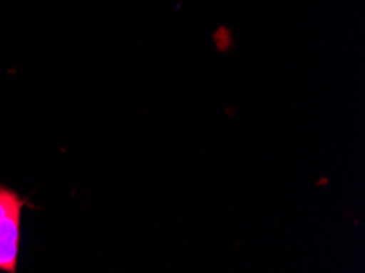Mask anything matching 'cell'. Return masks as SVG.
Masks as SVG:
<instances>
[{
  "label": "cell",
  "mask_w": 365,
  "mask_h": 273,
  "mask_svg": "<svg viewBox=\"0 0 365 273\" xmlns=\"http://www.w3.org/2000/svg\"><path fill=\"white\" fill-rule=\"evenodd\" d=\"M26 198L12 188L0 185V270L15 273L19 267L21 213Z\"/></svg>",
  "instance_id": "cell-1"
}]
</instances>
